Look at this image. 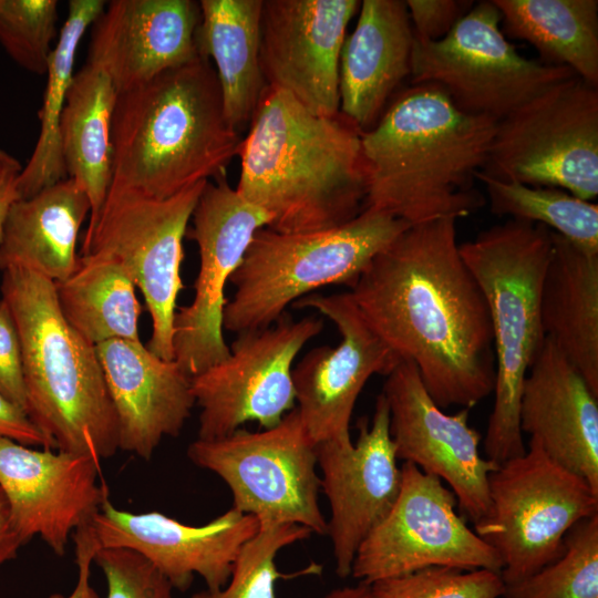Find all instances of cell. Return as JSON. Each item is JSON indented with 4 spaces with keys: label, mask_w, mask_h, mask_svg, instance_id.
<instances>
[{
    "label": "cell",
    "mask_w": 598,
    "mask_h": 598,
    "mask_svg": "<svg viewBox=\"0 0 598 598\" xmlns=\"http://www.w3.org/2000/svg\"><path fill=\"white\" fill-rule=\"evenodd\" d=\"M19 162L7 154H0V243L4 225L13 204L20 199L18 179L21 173Z\"/></svg>",
    "instance_id": "42"
},
{
    "label": "cell",
    "mask_w": 598,
    "mask_h": 598,
    "mask_svg": "<svg viewBox=\"0 0 598 598\" xmlns=\"http://www.w3.org/2000/svg\"><path fill=\"white\" fill-rule=\"evenodd\" d=\"M90 213L85 190L70 177L18 199L4 225L0 270L22 265L53 282L65 280L78 268L79 231Z\"/></svg>",
    "instance_id": "27"
},
{
    "label": "cell",
    "mask_w": 598,
    "mask_h": 598,
    "mask_svg": "<svg viewBox=\"0 0 598 598\" xmlns=\"http://www.w3.org/2000/svg\"><path fill=\"white\" fill-rule=\"evenodd\" d=\"M55 0H0V44L22 69L47 74L56 38Z\"/></svg>",
    "instance_id": "36"
},
{
    "label": "cell",
    "mask_w": 598,
    "mask_h": 598,
    "mask_svg": "<svg viewBox=\"0 0 598 598\" xmlns=\"http://www.w3.org/2000/svg\"><path fill=\"white\" fill-rule=\"evenodd\" d=\"M24 544L17 530L8 501L0 488V567L16 558L19 548Z\"/></svg>",
    "instance_id": "44"
},
{
    "label": "cell",
    "mask_w": 598,
    "mask_h": 598,
    "mask_svg": "<svg viewBox=\"0 0 598 598\" xmlns=\"http://www.w3.org/2000/svg\"><path fill=\"white\" fill-rule=\"evenodd\" d=\"M381 598H501V574L431 567L371 584Z\"/></svg>",
    "instance_id": "37"
},
{
    "label": "cell",
    "mask_w": 598,
    "mask_h": 598,
    "mask_svg": "<svg viewBox=\"0 0 598 598\" xmlns=\"http://www.w3.org/2000/svg\"><path fill=\"white\" fill-rule=\"evenodd\" d=\"M492 0L480 1L441 40L414 39L411 84L433 83L463 112L501 121L548 87L576 76L520 55Z\"/></svg>",
    "instance_id": "10"
},
{
    "label": "cell",
    "mask_w": 598,
    "mask_h": 598,
    "mask_svg": "<svg viewBox=\"0 0 598 598\" xmlns=\"http://www.w3.org/2000/svg\"><path fill=\"white\" fill-rule=\"evenodd\" d=\"M0 393L25 412L21 343L12 315L0 300Z\"/></svg>",
    "instance_id": "39"
},
{
    "label": "cell",
    "mask_w": 598,
    "mask_h": 598,
    "mask_svg": "<svg viewBox=\"0 0 598 598\" xmlns=\"http://www.w3.org/2000/svg\"><path fill=\"white\" fill-rule=\"evenodd\" d=\"M483 174L598 195V86L578 76L536 95L496 124Z\"/></svg>",
    "instance_id": "9"
},
{
    "label": "cell",
    "mask_w": 598,
    "mask_h": 598,
    "mask_svg": "<svg viewBox=\"0 0 598 598\" xmlns=\"http://www.w3.org/2000/svg\"><path fill=\"white\" fill-rule=\"evenodd\" d=\"M358 0H264L260 64L268 86L321 116L339 113V69Z\"/></svg>",
    "instance_id": "18"
},
{
    "label": "cell",
    "mask_w": 598,
    "mask_h": 598,
    "mask_svg": "<svg viewBox=\"0 0 598 598\" xmlns=\"http://www.w3.org/2000/svg\"><path fill=\"white\" fill-rule=\"evenodd\" d=\"M358 12L340 56L339 112L367 132L411 76L414 35L405 1L363 0Z\"/></svg>",
    "instance_id": "25"
},
{
    "label": "cell",
    "mask_w": 598,
    "mask_h": 598,
    "mask_svg": "<svg viewBox=\"0 0 598 598\" xmlns=\"http://www.w3.org/2000/svg\"><path fill=\"white\" fill-rule=\"evenodd\" d=\"M551 238L540 293L543 330L598 395V254L553 230Z\"/></svg>",
    "instance_id": "26"
},
{
    "label": "cell",
    "mask_w": 598,
    "mask_h": 598,
    "mask_svg": "<svg viewBox=\"0 0 598 598\" xmlns=\"http://www.w3.org/2000/svg\"><path fill=\"white\" fill-rule=\"evenodd\" d=\"M54 285L62 316L91 344L114 339L141 342L142 306L132 276L117 258L80 256L75 271Z\"/></svg>",
    "instance_id": "31"
},
{
    "label": "cell",
    "mask_w": 598,
    "mask_h": 598,
    "mask_svg": "<svg viewBox=\"0 0 598 598\" xmlns=\"http://www.w3.org/2000/svg\"><path fill=\"white\" fill-rule=\"evenodd\" d=\"M93 561L105 577V598H173L166 577L132 549L100 548Z\"/></svg>",
    "instance_id": "38"
},
{
    "label": "cell",
    "mask_w": 598,
    "mask_h": 598,
    "mask_svg": "<svg viewBox=\"0 0 598 598\" xmlns=\"http://www.w3.org/2000/svg\"><path fill=\"white\" fill-rule=\"evenodd\" d=\"M401 473L399 496L360 544L351 576L373 584L431 567L501 574L498 554L457 514L454 493L410 462Z\"/></svg>",
    "instance_id": "13"
},
{
    "label": "cell",
    "mask_w": 598,
    "mask_h": 598,
    "mask_svg": "<svg viewBox=\"0 0 598 598\" xmlns=\"http://www.w3.org/2000/svg\"><path fill=\"white\" fill-rule=\"evenodd\" d=\"M361 133L340 112L313 114L267 86L238 150L236 190L267 214L275 231L340 226L365 206Z\"/></svg>",
    "instance_id": "2"
},
{
    "label": "cell",
    "mask_w": 598,
    "mask_h": 598,
    "mask_svg": "<svg viewBox=\"0 0 598 598\" xmlns=\"http://www.w3.org/2000/svg\"><path fill=\"white\" fill-rule=\"evenodd\" d=\"M95 349L116 413L118 450L148 461L161 441L177 436L190 416L192 378L142 341L114 339Z\"/></svg>",
    "instance_id": "23"
},
{
    "label": "cell",
    "mask_w": 598,
    "mask_h": 598,
    "mask_svg": "<svg viewBox=\"0 0 598 598\" xmlns=\"http://www.w3.org/2000/svg\"><path fill=\"white\" fill-rule=\"evenodd\" d=\"M187 456L227 484L235 509L260 523L296 524L327 534L319 506L316 444L296 408L264 431L238 429L215 440L197 439Z\"/></svg>",
    "instance_id": "11"
},
{
    "label": "cell",
    "mask_w": 598,
    "mask_h": 598,
    "mask_svg": "<svg viewBox=\"0 0 598 598\" xmlns=\"http://www.w3.org/2000/svg\"><path fill=\"white\" fill-rule=\"evenodd\" d=\"M1 271V300L21 343L28 417L56 451L101 464L118 450V429L95 347L62 316L51 279L22 265Z\"/></svg>",
    "instance_id": "5"
},
{
    "label": "cell",
    "mask_w": 598,
    "mask_h": 598,
    "mask_svg": "<svg viewBox=\"0 0 598 598\" xmlns=\"http://www.w3.org/2000/svg\"><path fill=\"white\" fill-rule=\"evenodd\" d=\"M473 3L461 0H406L414 39L421 42L441 40Z\"/></svg>",
    "instance_id": "40"
},
{
    "label": "cell",
    "mask_w": 598,
    "mask_h": 598,
    "mask_svg": "<svg viewBox=\"0 0 598 598\" xmlns=\"http://www.w3.org/2000/svg\"><path fill=\"white\" fill-rule=\"evenodd\" d=\"M90 526L100 548H127L146 558L174 589L187 590L195 576L206 589L223 588L243 546L260 528L256 516L234 507L199 526L159 512L132 513L106 498Z\"/></svg>",
    "instance_id": "20"
},
{
    "label": "cell",
    "mask_w": 598,
    "mask_h": 598,
    "mask_svg": "<svg viewBox=\"0 0 598 598\" xmlns=\"http://www.w3.org/2000/svg\"><path fill=\"white\" fill-rule=\"evenodd\" d=\"M0 439H10L28 446L55 450L37 429L27 413L0 393Z\"/></svg>",
    "instance_id": "41"
},
{
    "label": "cell",
    "mask_w": 598,
    "mask_h": 598,
    "mask_svg": "<svg viewBox=\"0 0 598 598\" xmlns=\"http://www.w3.org/2000/svg\"><path fill=\"white\" fill-rule=\"evenodd\" d=\"M505 598H598V515L577 523L564 553L533 576L505 586Z\"/></svg>",
    "instance_id": "34"
},
{
    "label": "cell",
    "mask_w": 598,
    "mask_h": 598,
    "mask_svg": "<svg viewBox=\"0 0 598 598\" xmlns=\"http://www.w3.org/2000/svg\"><path fill=\"white\" fill-rule=\"evenodd\" d=\"M322 328L320 318L293 320L285 312L269 327L237 333L229 357L190 380L198 439L229 435L248 421L277 425L295 409V359Z\"/></svg>",
    "instance_id": "14"
},
{
    "label": "cell",
    "mask_w": 598,
    "mask_h": 598,
    "mask_svg": "<svg viewBox=\"0 0 598 598\" xmlns=\"http://www.w3.org/2000/svg\"><path fill=\"white\" fill-rule=\"evenodd\" d=\"M199 2L113 0L92 24L87 62L122 92L199 58Z\"/></svg>",
    "instance_id": "22"
},
{
    "label": "cell",
    "mask_w": 598,
    "mask_h": 598,
    "mask_svg": "<svg viewBox=\"0 0 598 598\" xmlns=\"http://www.w3.org/2000/svg\"><path fill=\"white\" fill-rule=\"evenodd\" d=\"M503 33L535 48L543 63L566 66L598 86L597 0H492Z\"/></svg>",
    "instance_id": "30"
},
{
    "label": "cell",
    "mask_w": 598,
    "mask_h": 598,
    "mask_svg": "<svg viewBox=\"0 0 598 598\" xmlns=\"http://www.w3.org/2000/svg\"><path fill=\"white\" fill-rule=\"evenodd\" d=\"M358 429L354 444L351 440L316 444L321 488L331 511L327 534L340 578L351 575L360 544L390 512L402 481L382 393L377 398L371 424L362 419Z\"/></svg>",
    "instance_id": "19"
},
{
    "label": "cell",
    "mask_w": 598,
    "mask_h": 598,
    "mask_svg": "<svg viewBox=\"0 0 598 598\" xmlns=\"http://www.w3.org/2000/svg\"><path fill=\"white\" fill-rule=\"evenodd\" d=\"M105 8L101 0H71L48 64V81L39 112L40 134L18 179L21 198L30 197L68 177L60 143V121L74 76L80 41Z\"/></svg>",
    "instance_id": "32"
},
{
    "label": "cell",
    "mask_w": 598,
    "mask_h": 598,
    "mask_svg": "<svg viewBox=\"0 0 598 598\" xmlns=\"http://www.w3.org/2000/svg\"><path fill=\"white\" fill-rule=\"evenodd\" d=\"M382 394L398 460L444 481L473 524L489 509L488 476L498 466L480 453L482 435L468 424V409L447 414L432 400L416 367L401 361Z\"/></svg>",
    "instance_id": "17"
},
{
    "label": "cell",
    "mask_w": 598,
    "mask_h": 598,
    "mask_svg": "<svg viewBox=\"0 0 598 598\" xmlns=\"http://www.w3.org/2000/svg\"><path fill=\"white\" fill-rule=\"evenodd\" d=\"M117 90L110 76L86 62L72 79L60 121V143L68 177L86 193L92 225L112 177V121Z\"/></svg>",
    "instance_id": "29"
},
{
    "label": "cell",
    "mask_w": 598,
    "mask_h": 598,
    "mask_svg": "<svg viewBox=\"0 0 598 598\" xmlns=\"http://www.w3.org/2000/svg\"><path fill=\"white\" fill-rule=\"evenodd\" d=\"M349 293L382 342L416 367L439 408L471 409L493 392L489 310L460 252L455 218L410 226Z\"/></svg>",
    "instance_id": "1"
},
{
    "label": "cell",
    "mask_w": 598,
    "mask_h": 598,
    "mask_svg": "<svg viewBox=\"0 0 598 598\" xmlns=\"http://www.w3.org/2000/svg\"><path fill=\"white\" fill-rule=\"evenodd\" d=\"M411 225L365 207L353 219L306 233L259 229L229 282L235 292L224 328L239 333L271 326L298 299L328 285L351 287L370 261Z\"/></svg>",
    "instance_id": "7"
},
{
    "label": "cell",
    "mask_w": 598,
    "mask_h": 598,
    "mask_svg": "<svg viewBox=\"0 0 598 598\" xmlns=\"http://www.w3.org/2000/svg\"><path fill=\"white\" fill-rule=\"evenodd\" d=\"M497 121L461 111L444 89L413 84L361 133L365 207L409 225L467 217L486 204L475 188Z\"/></svg>",
    "instance_id": "3"
},
{
    "label": "cell",
    "mask_w": 598,
    "mask_h": 598,
    "mask_svg": "<svg viewBox=\"0 0 598 598\" xmlns=\"http://www.w3.org/2000/svg\"><path fill=\"white\" fill-rule=\"evenodd\" d=\"M310 308L339 330L337 347L308 351L292 368L298 413L315 444L349 441L359 394L373 374L388 375L401 361L368 326L349 292L308 295L291 305Z\"/></svg>",
    "instance_id": "16"
},
{
    "label": "cell",
    "mask_w": 598,
    "mask_h": 598,
    "mask_svg": "<svg viewBox=\"0 0 598 598\" xmlns=\"http://www.w3.org/2000/svg\"><path fill=\"white\" fill-rule=\"evenodd\" d=\"M187 236L198 247L199 269L193 301L176 310L174 360L190 378L230 354L223 329L225 288L255 234L268 226L267 214L244 199L226 177L206 182Z\"/></svg>",
    "instance_id": "15"
},
{
    "label": "cell",
    "mask_w": 598,
    "mask_h": 598,
    "mask_svg": "<svg viewBox=\"0 0 598 598\" xmlns=\"http://www.w3.org/2000/svg\"><path fill=\"white\" fill-rule=\"evenodd\" d=\"M310 535V529L296 524L260 523L258 533L238 554L227 584L190 598H276V582L282 577L276 565L278 551Z\"/></svg>",
    "instance_id": "35"
},
{
    "label": "cell",
    "mask_w": 598,
    "mask_h": 598,
    "mask_svg": "<svg viewBox=\"0 0 598 598\" xmlns=\"http://www.w3.org/2000/svg\"><path fill=\"white\" fill-rule=\"evenodd\" d=\"M551 251L549 228L514 218L460 245L489 310L495 384L483 447L496 465L526 452L519 402L526 374L546 338L540 293Z\"/></svg>",
    "instance_id": "6"
},
{
    "label": "cell",
    "mask_w": 598,
    "mask_h": 598,
    "mask_svg": "<svg viewBox=\"0 0 598 598\" xmlns=\"http://www.w3.org/2000/svg\"><path fill=\"white\" fill-rule=\"evenodd\" d=\"M518 417L529 442L598 493V395L548 338L526 374Z\"/></svg>",
    "instance_id": "24"
},
{
    "label": "cell",
    "mask_w": 598,
    "mask_h": 598,
    "mask_svg": "<svg viewBox=\"0 0 598 598\" xmlns=\"http://www.w3.org/2000/svg\"><path fill=\"white\" fill-rule=\"evenodd\" d=\"M205 184H195L165 199L132 193L107 195L81 245V256L111 255L127 269L152 319L146 347L164 360H174L176 301L184 289L183 239Z\"/></svg>",
    "instance_id": "12"
},
{
    "label": "cell",
    "mask_w": 598,
    "mask_h": 598,
    "mask_svg": "<svg viewBox=\"0 0 598 598\" xmlns=\"http://www.w3.org/2000/svg\"><path fill=\"white\" fill-rule=\"evenodd\" d=\"M99 475L92 457L0 439V488L13 524L24 543L39 536L59 556L109 498Z\"/></svg>",
    "instance_id": "21"
},
{
    "label": "cell",
    "mask_w": 598,
    "mask_h": 598,
    "mask_svg": "<svg viewBox=\"0 0 598 598\" xmlns=\"http://www.w3.org/2000/svg\"><path fill=\"white\" fill-rule=\"evenodd\" d=\"M488 496V513L474 532L498 554L505 586L560 557L567 533L598 515V493L588 482L529 441L523 455L489 474Z\"/></svg>",
    "instance_id": "8"
},
{
    "label": "cell",
    "mask_w": 598,
    "mask_h": 598,
    "mask_svg": "<svg viewBox=\"0 0 598 598\" xmlns=\"http://www.w3.org/2000/svg\"><path fill=\"white\" fill-rule=\"evenodd\" d=\"M324 598H381L371 584L360 581L355 586L336 588L329 591Z\"/></svg>",
    "instance_id": "45"
},
{
    "label": "cell",
    "mask_w": 598,
    "mask_h": 598,
    "mask_svg": "<svg viewBox=\"0 0 598 598\" xmlns=\"http://www.w3.org/2000/svg\"><path fill=\"white\" fill-rule=\"evenodd\" d=\"M74 543L78 566L76 585L68 597L61 594H52L49 598H99L90 585L91 565L96 554V546L85 537L79 538Z\"/></svg>",
    "instance_id": "43"
},
{
    "label": "cell",
    "mask_w": 598,
    "mask_h": 598,
    "mask_svg": "<svg viewBox=\"0 0 598 598\" xmlns=\"http://www.w3.org/2000/svg\"><path fill=\"white\" fill-rule=\"evenodd\" d=\"M493 214L543 225L580 249L598 254V205L556 187L530 186L478 172Z\"/></svg>",
    "instance_id": "33"
},
{
    "label": "cell",
    "mask_w": 598,
    "mask_h": 598,
    "mask_svg": "<svg viewBox=\"0 0 598 598\" xmlns=\"http://www.w3.org/2000/svg\"><path fill=\"white\" fill-rule=\"evenodd\" d=\"M241 140L226 118L214 65L199 56L118 92L107 195L165 199L225 177Z\"/></svg>",
    "instance_id": "4"
},
{
    "label": "cell",
    "mask_w": 598,
    "mask_h": 598,
    "mask_svg": "<svg viewBox=\"0 0 598 598\" xmlns=\"http://www.w3.org/2000/svg\"><path fill=\"white\" fill-rule=\"evenodd\" d=\"M262 1H199L198 52L214 61L226 118L239 133L268 86L260 64Z\"/></svg>",
    "instance_id": "28"
}]
</instances>
